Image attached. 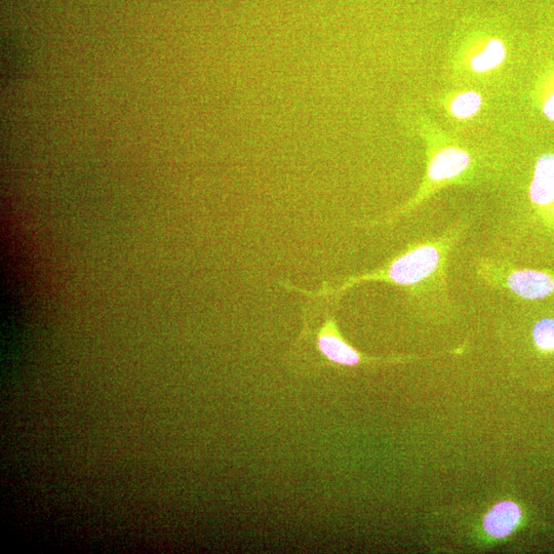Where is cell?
<instances>
[{
    "mask_svg": "<svg viewBox=\"0 0 554 554\" xmlns=\"http://www.w3.org/2000/svg\"><path fill=\"white\" fill-rule=\"evenodd\" d=\"M443 246L434 243L422 244L412 247L405 253L393 259L383 269L376 272L351 277L347 282L338 288L332 289L329 286L323 287L320 291L307 292L288 286L291 291L303 293L309 297H329L341 295L351 287L362 282L382 281L403 287H412L423 283L434 275L443 264Z\"/></svg>",
    "mask_w": 554,
    "mask_h": 554,
    "instance_id": "cell-1",
    "label": "cell"
},
{
    "mask_svg": "<svg viewBox=\"0 0 554 554\" xmlns=\"http://www.w3.org/2000/svg\"><path fill=\"white\" fill-rule=\"evenodd\" d=\"M316 347L323 358L333 366L355 367L367 361L362 353L346 342L333 316L327 318L316 334Z\"/></svg>",
    "mask_w": 554,
    "mask_h": 554,
    "instance_id": "cell-2",
    "label": "cell"
},
{
    "mask_svg": "<svg viewBox=\"0 0 554 554\" xmlns=\"http://www.w3.org/2000/svg\"><path fill=\"white\" fill-rule=\"evenodd\" d=\"M504 285L522 299H544L554 293V274L535 269H516L504 277Z\"/></svg>",
    "mask_w": 554,
    "mask_h": 554,
    "instance_id": "cell-3",
    "label": "cell"
},
{
    "mask_svg": "<svg viewBox=\"0 0 554 554\" xmlns=\"http://www.w3.org/2000/svg\"><path fill=\"white\" fill-rule=\"evenodd\" d=\"M468 152L448 147L434 154L428 167V178L432 182H445L464 173L470 166Z\"/></svg>",
    "mask_w": 554,
    "mask_h": 554,
    "instance_id": "cell-4",
    "label": "cell"
},
{
    "mask_svg": "<svg viewBox=\"0 0 554 554\" xmlns=\"http://www.w3.org/2000/svg\"><path fill=\"white\" fill-rule=\"evenodd\" d=\"M530 199L541 209H548L554 204V154L539 158L530 187Z\"/></svg>",
    "mask_w": 554,
    "mask_h": 554,
    "instance_id": "cell-5",
    "label": "cell"
},
{
    "mask_svg": "<svg viewBox=\"0 0 554 554\" xmlns=\"http://www.w3.org/2000/svg\"><path fill=\"white\" fill-rule=\"evenodd\" d=\"M521 518L522 511L519 505L511 501L501 502L487 514L484 528L491 537L502 539L517 528Z\"/></svg>",
    "mask_w": 554,
    "mask_h": 554,
    "instance_id": "cell-6",
    "label": "cell"
},
{
    "mask_svg": "<svg viewBox=\"0 0 554 554\" xmlns=\"http://www.w3.org/2000/svg\"><path fill=\"white\" fill-rule=\"evenodd\" d=\"M505 57L506 50L504 44L495 38L487 44L481 54L472 59L471 67L477 72H487L502 64Z\"/></svg>",
    "mask_w": 554,
    "mask_h": 554,
    "instance_id": "cell-7",
    "label": "cell"
},
{
    "mask_svg": "<svg viewBox=\"0 0 554 554\" xmlns=\"http://www.w3.org/2000/svg\"><path fill=\"white\" fill-rule=\"evenodd\" d=\"M482 103V97L478 93L465 92L454 99L451 111L458 118H468L479 112Z\"/></svg>",
    "mask_w": 554,
    "mask_h": 554,
    "instance_id": "cell-8",
    "label": "cell"
},
{
    "mask_svg": "<svg viewBox=\"0 0 554 554\" xmlns=\"http://www.w3.org/2000/svg\"><path fill=\"white\" fill-rule=\"evenodd\" d=\"M535 344L542 351H554V320L539 321L533 329Z\"/></svg>",
    "mask_w": 554,
    "mask_h": 554,
    "instance_id": "cell-9",
    "label": "cell"
},
{
    "mask_svg": "<svg viewBox=\"0 0 554 554\" xmlns=\"http://www.w3.org/2000/svg\"><path fill=\"white\" fill-rule=\"evenodd\" d=\"M543 112L550 121L554 122V93L545 102L543 106Z\"/></svg>",
    "mask_w": 554,
    "mask_h": 554,
    "instance_id": "cell-10",
    "label": "cell"
}]
</instances>
